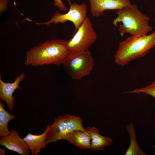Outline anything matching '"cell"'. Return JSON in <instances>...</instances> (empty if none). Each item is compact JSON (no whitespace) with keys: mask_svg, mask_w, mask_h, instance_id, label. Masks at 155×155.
Wrapping results in <instances>:
<instances>
[{"mask_svg":"<svg viewBox=\"0 0 155 155\" xmlns=\"http://www.w3.org/2000/svg\"><path fill=\"white\" fill-rule=\"evenodd\" d=\"M86 130L90 134L91 140L90 149L96 151L103 150L105 147L111 146L113 141L112 138L102 135L95 127H88Z\"/></svg>","mask_w":155,"mask_h":155,"instance_id":"cell-12","label":"cell"},{"mask_svg":"<svg viewBox=\"0 0 155 155\" xmlns=\"http://www.w3.org/2000/svg\"><path fill=\"white\" fill-rule=\"evenodd\" d=\"M141 92L151 96L155 98V82L153 81L151 84L145 87L139 88H135L133 90L125 92L128 93H136L138 94Z\"/></svg>","mask_w":155,"mask_h":155,"instance_id":"cell-16","label":"cell"},{"mask_svg":"<svg viewBox=\"0 0 155 155\" xmlns=\"http://www.w3.org/2000/svg\"><path fill=\"white\" fill-rule=\"evenodd\" d=\"M6 153L5 150L2 148H0V155H5Z\"/></svg>","mask_w":155,"mask_h":155,"instance_id":"cell-19","label":"cell"},{"mask_svg":"<svg viewBox=\"0 0 155 155\" xmlns=\"http://www.w3.org/2000/svg\"><path fill=\"white\" fill-rule=\"evenodd\" d=\"M67 0L69 5V9L67 13L62 14L57 10L48 22L36 23L37 24H45L48 26L51 23L57 24L61 23L63 24L70 21L73 23L75 27L74 34L87 17V6L84 3L80 4L75 3H72L70 0Z\"/></svg>","mask_w":155,"mask_h":155,"instance_id":"cell-7","label":"cell"},{"mask_svg":"<svg viewBox=\"0 0 155 155\" xmlns=\"http://www.w3.org/2000/svg\"><path fill=\"white\" fill-rule=\"evenodd\" d=\"M0 144L22 155L30 154V150L27 144L20 137L18 132L13 129L9 131L8 135L1 137Z\"/></svg>","mask_w":155,"mask_h":155,"instance_id":"cell-9","label":"cell"},{"mask_svg":"<svg viewBox=\"0 0 155 155\" xmlns=\"http://www.w3.org/2000/svg\"><path fill=\"white\" fill-rule=\"evenodd\" d=\"M5 105L0 102V136L8 135L9 131L8 129V124L11 120L15 119L14 115L9 113L4 108Z\"/></svg>","mask_w":155,"mask_h":155,"instance_id":"cell-15","label":"cell"},{"mask_svg":"<svg viewBox=\"0 0 155 155\" xmlns=\"http://www.w3.org/2000/svg\"><path fill=\"white\" fill-rule=\"evenodd\" d=\"M24 73L17 77L13 83L4 82L1 80L0 75V99L5 102L7 104L9 110L12 112L14 108V102L15 96L13 94L17 89H22L19 85V83L25 78Z\"/></svg>","mask_w":155,"mask_h":155,"instance_id":"cell-10","label":"cell"},{"mask_svg":"<svg viewBox=\"0 0 155 155\" xmlns=\"http://www.w3.org/2000/svg\"><path fill=\"white\" fill-rule=\"evenodd\" d=\"M155 46V31L148 35L131 36L120 42L114 55L115 63L124 66L134 60L145 57Z\"/></svg>","mask_w":155,"mask_h":155,"instance_id":"cell-3","label":"cell"},{"mask_svg":"<svg viewBox=\"0 0 155 155\" xmlns=\"http://www.w3.org/2000/svg\"><path fill=\"white\" fill-rule=\"evenodd\" d=\"M8 0H0V15L3 13L7 9Z\"/></svg>","mask_w":155,"mask_h":155,"instance_id":"cell-18","label":"cell"},{"mask_svg":"<svg viewBox=\"0 0 155 155\" xmlns=\"http://www.w3.org/2000/svg\"><path fill=\"white\" fill-rule=\"evenodd\" d=\"M83 121L80 117L67 114L65 115H59L54 119L53 123L49 126L46 135V142L50 143L61 140L69 141L72 133L79 130L86 131L83 125Z\"/></svg>","mask_w":155,"mask_h":155,"instance_id":"cell-4","label":"cell"},{"mask_svg":"<svg viewBox=\"0 0 155 155\" xmlns=\"http://www.w3.org/2000/svg\"><path fill=\"white\" fill-rule=\"evenodd\" d=\"M90 11L93 16L98 17L107 10H117L125 7L133 6L130 0H89Z\"/></svg>","mask_w":155,"mask_h":155,"instance_id":"cell-8","label":"cell"},{"mask_svg":"<svg viewBox=\"0 0 155 155\" xmlns=\"http://www.w3.org/2000/svg\"><path fill=\"white\" fill-rule=\"evenodd\" d=\"M117 17L112 24L115 28L118 23L117 30L121 36L125 33L131 36L140 37L147 35L152 28L149 25L150 18L143 13L135 3L133 6L125 7L117 10Z\"/></svg>","mask_w":155,"mask_h":155,"instance_id":"cell-2","label":"cell"},{"mask_svg":"<svg viewBox=\"0 0 155 155\" xmlns=\"http://www.w3.org/2000/svg\"><path fill=\"white\" fill-rule=\"evenodd\" d=\"M97 38L92 24L87 17L72 37L67 41L69 54L89 50Z\"/></svg>","mask_w":155,"mask_h":155,"instance_id":"cell-6","label":"cell"},{"mask_svg":"<svg viewBox=\"0 0 155 155\" xmlns=\"http://www.w3.org/2000/svg\"><path fill=\"white\" fill-rule=\"evenodd\" d=\"M63 65L72 79L79 80L90 74L94 67V59L89 50L70 53Z\"/></svg>","mask_w":155,"mask_h":155,"instance_id":"cell-5","label":"cell"},{"mask_svg":"<svg viewBox=\"0 0 155 155\" xmlns=\"http://www.w3.org/2000/svg\"><path fill=\"white\" fill-rule=\"evenodd\" d=\"M91 140V137L86 130H77L72 133L68 142L84 150L90 149Z\"/></svg>","mask_w":155,"mask_h":155,"instance_id":"cell-13","label":"cell"},{"mask_svg":"<svg viewBox=\"0 0 155 155\" xmlns=\"http://www.w3.org/2000/svg\"><path fill=\"white\" fill-rule=\"evenodd\" d=\"M126 128L130 137V144L126 150L125 155H146L138 144L135 131L132 123L126 125Z\"/></svg>","mask_w":155,"mask_h":155,"instance_id":"cell-14","label":"cell"},{"mask_svg":"<svg viewBox=\"0 0 155 155\" xmlns=\"http://www.w3.org/2000/svg\"><path fill=\"white\" fill-rule=\"evenodd\" d=\"M69 54L67 41L49 40L26 52L24 63L35 67L51 64L59 66L63 64Z\"/></svg>","mask_w":155,"mask_h":155,"instance_id":"cell-1","label":"cell"},{"mask_svg":"<svg viewBox=\"0 0 155 155\" xmlns=\"http://www.w3.org/2000/svg\"><path fill=\"white\" fill-rule=\"evenodd\" d=\"M47 125L45 131L40 135H33L28 133L23 139L28 145L32 155H37L40 153L41 150L45 148L47 144L46 142V135L49 129Z\"/></svg>","mask_w":155,"mask_h":155,"instance_id":"cell-11","label":"cell"},{"mask_svg":"<svg viewBox=\"0 0 155 155\" xmlns=\"http://www.w3.org/2000/svg\"><path fill=\"white\" fill-rule=\"evenodd\" d=\"M54 5L61 11L65 12L67 10L66 7L64 5L61 0H53Z\"/></svg>","mask_w":155,"mask_h":155,"instance_id":"cell-17","label":"cell"}]
</instances>
